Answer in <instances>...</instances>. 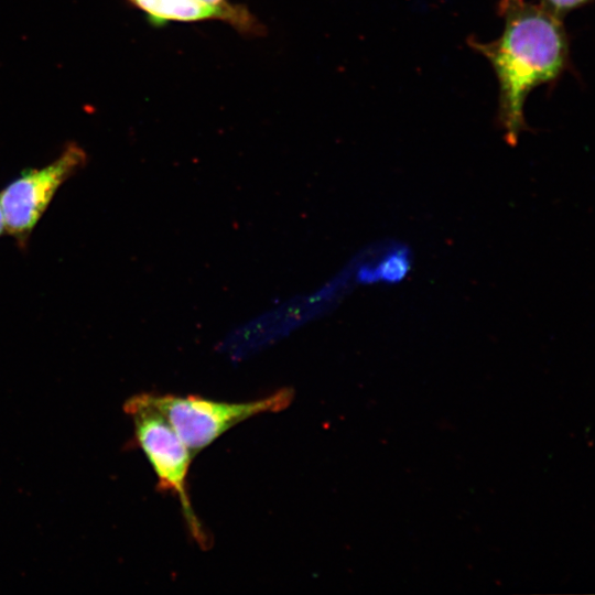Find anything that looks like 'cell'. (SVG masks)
<instances>
[{
  "instance_id": "obj_1",
  "label": "cell",
  "mask_w": 595,
  "mask_h": 595,
  "mask_svg": "<svg viewBox=\"0 0 595 595\" xmlns=\"http://www.w3.org/2000/svg\"><path fill=\"white\" fill-rule=\"evenodd\" d=\"M505 26L489 43L469 40L491 63L499 82V122L509 145L517 144L526 128L523 104L532 88L562 72L567 41L559 15L527 0H500Z\"/></svg>"
},
{
  "instance_id": "obj_2",
  "label": "cell",
  "mask_w": 595,
  "mask_h": 595,
  "mask_svg": "<svg viewBox=\"0 0 595 595\" xmlns=\"http://www.w3.org/2000/svg\"><path fill=\"white\" fill-rule=\"evenodd\" d=\"M143 394L166 418L193 457L237 424L258 414L282 411L294 398L290 388L245 402L216 401L192 394Z\"/></svg>"
},
{
  "instance_id": "obj_3",
  "label": "cell",
  "mask_w": 595,
  "mask_h": 595,
  "mask_svg": "<svg viewBox=\"0 0 595 595\" xmlns=\"http://www.w3.org/2000/svg\"><path fill=\"white\" fill-rule=\"evenodd\" d=\"M125 410L132 418L137 443L156 475L158 488L178 498L192 539L206 549L208 536L197 519L187 491L193 458L191 452L166 418L147 401L143 393L129 399Z\"/></svg>"
},
{
  "instance_id": "obj_4",
  "label": "cell",
  "mask_w": 595,
  "mask_h": 595,
  "mask_svg": "<svg viewBox=\"0 0 595 595\" xmlns=\"http://www.w3.org/2000/svg\"><path fill=\"white\" fill-rule=\"evenodd\" d=\"M86 161L84 150L68 145L48 165L24 171L0 193L4 231L24 247L58 187Z\"/></svg>"
},
{
  "instance_id": "obj_5",
  "label": "cell",
  "mask_w": 595,
  "mask_h": 595,
  "mask_svg": "<svg viewBox=\"0 0 595 595\" xmlns=\"http://www.w3.org/2000/svg\"><path fill=\"white\" fill-rule=\"evenodd\" d=\"M155 24L212 19L237 21L240 17L228 0H129Z\"/></svg>"
},
{
  "instance_id": "obj_6",
  "label": "cell",
  "mask_w": 595,
  "mask_h": 595,
  "mask_svg": "<svg viewBox=\"0 0 595 595\" xmlns=\"http://www.w3.org/2000/svg\"><path fill=\"white\" fill-rule=\"evenodd\" d=\"M411 267L410 250L399 246L386 253L375 266L361 269L359 279L364 282L383 281L397 283L409 272Z\"/></svg>"
},
{
  "instance_id": "obj_7",
  "label": "cell",
  "mask_w": 595,
  "mask_h": 595,
  "mask_svg": "<svg viewBox=\"0 0 595 595\" xmlns=\"http://www.w3.org/2000/svg\"><path fill=\"white\" fill-rule=\"evenodd\" d=\"M588 1L589 0H543L542 4L553 13L560 15Z\"/></svg>"
},
{
  "instance_id": "obj_8",
  "label": "cell",
  "mask_w": 595,
  "mask_h": 595,
  "mask_svg": "<svg viewBox=\"0 0 595 595\" xmlns=\"http://www.w3.org/2000/svg\"><path fill=\"white\" fill-rule=\"evenodd\" d=\"M3 231H4V223H3L2 212L0 208V236L3 234Z\"/></svg>"
}]
</instances>
